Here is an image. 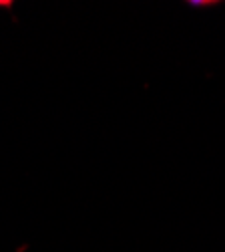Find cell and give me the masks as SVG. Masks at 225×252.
<instances>
[]
</instances>
